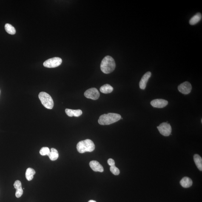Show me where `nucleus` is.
Instances as JSON below:
<instances>
[{
	"label": "nucleus",
	"mask_w": 202,
	"mask_h": 202,
	"mask_svg": "<svg viewBox=\"0 0 202 202\" xmlns=\"http://www.w3.org/2000/svg\"><path fill=\"white\" fill-rule=\"evenodd\" d=\"M116 67L115 61L112 57L107 55L102 61L101 69V71L105 74L111 73Z\"/></svg>",
	"instance_id": "1"
},
{
	"label": "nucleus",
	"mask_w": 202,
	"mask_h": 202,
	"mask_svg": "<svg viewBox=\"0 0 202 202\" xmlns=\"http://www.w3.org/2000/svg\"><path fill=\"white\" fill-rule=\"evenodd\" d=\"M121 118L120 114L111 113L104 114L100 117L98 122L101 125H109L119 121Z\"/></svg>",
	"instance_id": "2"
},
{
	"label": "nucleus",
	"mask_w": 202,
	"mask_h": 202,
	"mask_svg": "<svg viewBox=\"0 0 202 202\" xmlns=\"http://www.w3.org/2000/svg\"><path fill=\"white\" fill-rule=\"evenodd\" d=\"M76 148L79 152L82 154L93 151L95 149V146L92 140L86 139L79 141L77 145Z\"/></svg>",
	"instance_id": "3"
},
{
	"label": "nucleus",
	"mask_w": 202,
	"mask_h": 202,
	"mask_svg": "<svg viewBox=\"0 0 202 202\" xmlns=\"http://www.w3.org/2000/svg\"><path fill=\"white\" fill-rule=\"evenodd\" d=\"M39 98L45 107L52 109L54 107V101L51 97L45 92H42L39 95Z\"/></svg>",
	"instance_id": "4"
},
{
	"label": "nucleus",
	"mask_w": 202,
	"mask_h": 202,
	"mask_svg": "<svg viewBox=\"0 0 202 202\" xmlns=\"http://www.w3.org/2000/svg\"><path fill=\"white\" fill-rule=\"evenodd\" d=\"M62 62L61 58L55 57L45 61L43 64L45 67L47 68H55L61 65Z\"/></svg>",
	"instance_id": "5"
},
{
	"label": "nucleus",
	"mask_w": 202,
	"mask_h": 202,
	"mask_svg": "<svg viewBox=\"0 0 202 202\" xmlns=\"http://www.w3.org/2000/svg\"><path fill=\"white\" fill-rule=\"evenodd\" d=\"M157 129L161 135L164 136H169L172 132V127L170 125L167 123H163L157 126Z\"/></svg>",
	"instance_id": "6"
},
{
	"label": "nucleus",
	"mask_w": 202,
	"mask_h": 202,
	"mask_svg": "<svg viewBox=\"0 0 202 202\" xmlns=\"http://www.w3.org/2000/svg\"><path fill=\"white\" fill-rule=\"evenodd\" d=\"M86 98L94 100L98 99L100 97V93L98 89L95 88L88 89L84 93Z\"/></svg>",
	"instance_id": "7"
},
{
	"label": "nucleus",
	"mask_w": 202,
	"mask_h": 202,
	"mask_svg": "<svg viewBox=\"0 0 202 202\" xmlns=\"http://www.w3.org/2000/svg\"><path fill=\"white\" fill-rule=\"evenodd\" d=\"M192 85L188 82H185L178 86L179 92L184 95H188L190 93L192 90Z\"/></svg>",
	"instance_id": "8"
},
{
	"label": "nucleus",
	"mask_w": 202,
	"mask_h": 202,
	"mask_svg": "<svg viewBox=\"0 0 202 202\" xmlns=\"http://www.w3.org/2000/svg\"><path fill=\"white\" fill-rule=\"evenodd\" d=\"M151 104L154 107L161 108L167 106L168 102L164 99H157L153 100L151 101Z\"/></svg>",
	"instance_id": "9"
},
{
	"label": "nucleus",
	"mask_w": 202,
	"mask_h": 202,
	"mask_svg": "<svg viewBox=\"0 0 202 202\" xmlns=\"http://www.w3.org/2000/svg\"><path fill=\"white\" fill-rule=\"evenodd\" d=\"M151 73L150 72H148L143 75L139 83L140 88L142 89H145L146 84L149 79L151 76Z\"/></svg>",
	"instance_id": "10"
},
{
	"label": "nucleus",
	"mask_w": 202,
	"mask_h": 202,
	"mask_svg": "<svg viewBox=\"0 0 202 202\" xmlns=\"http://www.w3.org/2000/svg\"><path fill=\"white\" fill-rule=\"evenodd\" d=\"M14 186L16 190L15 196L17 198H20L22 195L23 193L21 182L20 180H16L14 183Z\"/></svg>",
	"instance_id": "11"
},
{
	"label": "nucleus",
	"mask_w": 202,
	"mask_h": 202,
	"mask_svg": "<svg viewBox=\"0 0 202 202\" xmlns=\"http://www.w3.org/2000/svg\"><path fill=\"white\" fill-rule=\"evenodd\" d=\"M89 166L92 170L95 172H103L104 171L103 166L98 161H91L89 163Z\"/></svg>",
	"instance_id": "12"
},
{
	"label": "nucleus",
	"mask_w": 202,
	"mask_h": 202,
	"mask_svg": "<svg viewBox=\"0 0 202 202\" xmlns=\"http://www.w3.org/2000/svg\"><path fill=\"white\" fill-rule=\"evenodd\" d=\"M66 113L69 117H79L82 115V112L80 109L78 110H72V109H66L65 110Z\"/></svg>",
	"instance_id": "13"
},
{
	"label": "nucleus",
	"mask_w": 202,
	"mask_h": 202,
	"mask_svg": "<svg viewBox=\"0 0 202 202\" xmlns=\"http://www.w3.org/2000/svg\"><path fill=\"white\" fill-rule=\"evenodd\" d=\"M180 184L183 187L188 188L192 185V181L189 177H185L182 179L180 182Z\"/></svg>",
	"instance_id": "14"
},
{
	"label": "nucleus",
	"mask_w": 202,
	"mask_h": 202,
	"mask_svg": "<svg viewBox=\"0 0 202 202\" xmlns=\"http://www.w3.org/2000/svg\"><path fill=\"white\" fill-rule=\"evenodd\" d=\"M201 14L199 13H197L190 20L189 24L191 25H195L201 20Z\"/></svg>",
	"instance_id": "15"
},
{
	"label": "nucleus",
	"mask_w": 202,
	"mask_h": 202,
	"mask_svg": "<svg viewBox=\"0 0 202 202\" xmlns=\"http://www.w3.org/2000/svg\"><path fill=\"white\" fill-rule=\"evenodd\" d=\"M47 156H48L51 160L54 161L57 159L59 157V154L57 149L52 148L51 149L50 152Z\"/></svg>",
	"instance_id": "16"
},
{
	"label": "nucleus",
	"mask_w": 202,
	"mask_h": 202,
	"mask_svg": "<svg viewBox=\"0 0 202 202\" xmlns=\"http://www.w3.org/2000/svg\"><path fill=\"white\" fill-rule=\"evenodd\" d=\"M36 173L35 171L31 168H29L26 170V177L28 181H31L33 179L34 175Z\"/></svg>",
	"instance_id": "17"
},
{
	"label": "nucleus",
	"mask_w": 202,
	"mask_h": 202,
	"mask_svg": "<svg viewBox=\"0 0 202 202\" xmlns=\"http://www.w3.org/2000/svg\"><path fill=\"white\" fill-rule=\"evenodd\" d=\"M194 162L200 171H202V159L198 154H195L194 157Z\"/></svg>",
	"instance_id": "18"
},
{
	"label": "nucleus",
	"mask_w": 202,
	"mask_h": 202,
	"mask_svg": "<svg viewBox=\"0 0 202 202\" xmlns=\"http://www.w3.org/2000/svg\"><path fill=\"white\" fill-rule=\"evenodd\" d=\"M101 92L104 94L110 93L113 90V88L108 84H106L101 86L100 89Z\"/></svg>",
	"instance_id": "19"
},
{
	"label": "nucleus",
	"mask_w": 202,
	"mask_h": 202,
	"mask_svg": "<svg viewBox=\"0 0 202 202\" xmlns=\"http://www.w3.org/2000/svg\"><path fill=\"white\" fill-rule=\"evenodd\" d=\"M5 30L9 34L13 35L16 33V30L15 28L10 24H6L5 26Z\"/></svg>",
	"instance_id": "20"
},
{
	"label": "nucleus",
	"mask_w": 202,
	"mask_h": 202,
	"mask_svg": "<svg viewBox=\"0 0 202 202\" xmlns=\"http://www.w3.org/2000/svg\"><path fill=\"white\" fill-rule=\"evenodd\" d=\"M50 152L48 148L44 147L42 148L40 151V154L42 156L48 155Z\"/></svg>",
	"instance_id": "21"
},
{
	"label": "nucleus",
	"mask_w": 202,
	"mask_h": 202,
	"mask_svg": "<svg viewBox=\"0 0 202 202\" xmlns=\"http://www.w3.org/2000/svg\"><path fill=\"white\" fill-rule=\"evenodd\" d=\"M110 170L111 172H112L113 175H118L120 173V171L119 169L117 168L116 166H110Z\"/></svg>",
	"instance_id": "22"
},
{
	"label": "nucleus",
	"mask_w": 202,
	"mask_h": 202,
	"mask_svg": "<svg viewBox=\"0 0 202 202\" xmlns=\"http://www.w3.org/2000/svg\"><path fill=\"white\" fill-rule=\"evenodd\" d=\"M107 163L110 166H113L115 165V161H114L111 158L109 159L108 160Z\"/></svg>",
	"instance_id": "23"
},
{
	"label": "nucleus",
	"mask_w": 202,
	"mask_h": 202,
	"mask_svg": "<svg viewBox=\"0 0 202 202\" xmlns=\"http://www.w3.org/2000/svg\"><path fill=\"white\" fill-rule=\"evenodd\" d=\"M88 202H97L95 201H94V200H89V201Z\"/></svg>",
	"instance_id": "24"
}]
</instances>
